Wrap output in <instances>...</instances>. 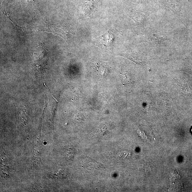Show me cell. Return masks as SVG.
Segmentation results:
<instances>
[{
	"instance_id": "obj_1",
	"label": "cell",
	"mask_w": 192,
	"mask_h": 192,
	"mask_svg": "<svg viewBox=\"0 0 192 192\" xmlns=\"http://www.w3.org/2000/svg\"><path fill=\"white\" fill-rule=\"evenodd\" d=\"M40 31L51 32L61 36L68 43L73 36L72 30L66 25L57 26L52 24H45L40 26Z\"/></svg>"
},
{
	"instance_id": "obj_2",
	"label": "cell",
	"mask_w": 192,
	"mask_h": 192,
	"mask_svg": "<svg viewBox=\"0 0 192 192\" xmlns=\"http://www.w3.org/2000/svg\"><path fill=\"white\" fill-rule=\"evenodd\" d=\"M113 36L110 33H106L94 40V42L95 46L101 47H107L113 41Z\"/></svg>"
},
{
	"instance_id": "obj_5",
	"label": "cell",
	"mask_w": 192,
	"mask_h": 192,
	"mask_svg": "<svg viewBox=\"0 0 192 192\" xmlns=\"http://www.w3.org/2000/svg\"><path fill=\"white\" fill-rule=\"evenodd\" d=\"M191 132H192V129H191Z\"/></svg>"
},
{
	"instance_id": "obj_4",
	"label": "cell",
	"mask_w": 192,
	"mask_h": 192,
	"mask_svg": "<svg viewBox=\"0 0 192 192\" xmlns=\"http://www.w3.org/2000/svg\"><path fill=\"white\" fill-rule=\"evenodd\" d=\"M97 68L96 71L99 73V75L104 76L107 75L109 71L108 67L105 65L104 63L99 62L97 63Z\"/></svg>"
},
{
	"instance_id": "obj_3",
	"label": "cell",
	"mask_w": 192,
	"mask_h": 192,
	"mask_svg": "<svg viewBox=\"0 0 192 192\" xmlns=\"http://www.w3.org/2000/svg\"><path fill=\"white\" fill-rule=\"evenodd\" d=\"M4 14H5L7 17L13 23L14 25L15 26L16 30H17V34L19 35L24 36L28 34L29 33H33L35 32L34 27H20L18 25L16 24L13 20L11 19V17L8 14H7V13L5 11L4 13Z\"/></svg>"
}]
</instances>
